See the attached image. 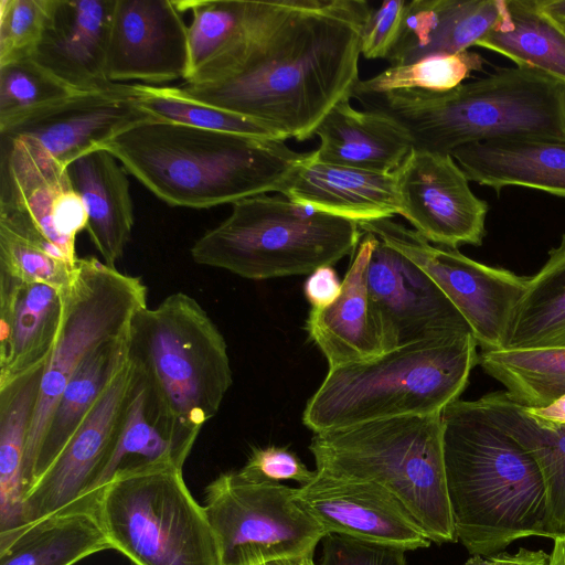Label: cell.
<instances>
[{"mask_svg": "<svg viewBox=\"0 0 565 565\" xmlns=\"http://www.w3.org/2000/svg\"><path fill=\"white\" fill-rule=\"evenodd\" d=\"M364 0H265L248 38L215 82L182 84L194 99L268 128L310 139L360 82Z\"/></svg>", "mask_w": 565, "mask_h": 565, "instance_id": "6da1fadb", "label": "cell"}, {"mask_svg": "<svg viewBox=\"0 0 565 565\" xmlns=\"http://www.w3.org/2000/svg\"><path fill=\"white\" fill-rule=\"evenodd\" d=\"M103 149L156 198L188 209L280 192L308 154L284 140L161 120L139 124Z\"/></svg>", "mask_w": 565, "mask_h": 565, "instance_id": "7a4b0ae2", "label": "cell"}, {"mask_svg": "<svg viewBox=\"0 0 565 565\" xmlns=\"http://www.w3.org/2000/svg\"><path fill=\"white\" fill-rule=\"evenodd\" d=\"M441 424L457 541L489 557L516 540L546 537L545 487L533 458L476 401L449 404Z\"/></svg>", "mask_w": 565, "mask_h": 565, "instance_id": "3957f363", "label": "cell"}, {"mask_svg": "<svg viewBox=\"0 0 565 565\" xmlns=\"http://www.w3.org/2000/svg\"><path fill=\"white\" fill-rule=\"evenodd\" d=\"M353 97L397 122L420 151L450 154L467 143L505 137L565 139V83L524 65L495 68L447 92Z\"/></svg>", "mask_w": 565, "mask_h": 565, "instance_id": "277c9868", "label": "cell"}, {"mask_svg": "<svg viewBox=\"0 0 565 565\" xmlns=\"http://www.w3.org/2000/svg\"><path fill=\"white\" fill-rule=\"evenodd\" d=\"M130 356L183 467L233 382L225 339L196 299L179 291L135 316Z\"/></svg>", "mask_w": 565, "mask_h": 565, "instance_id": "5b68a950", "label": "cell"}, {"mask_svg": "<svg viewBox=\"0 0 565 565\" xmlns=\"http://www.w3.org/2000/svg\"><path fill=\"white\" fill-rule=\"evenodd\" d=\"M471 333L431 339L329 369L302 415L315 434L401 416L443 413L479 363Z\"/></svg>", "mask_w": 565, "mask_h": 565, "instance_id": "8992f818", "label": "cell"}, {"mask_svg": "<svg viewBox=\"0 0 565 565\" xmlns=\"http://www.w3.org/2000/svg\"><path fill=\"white\" fill-rule=\"evenodd\" d=\"M316 471L387 490L437 544L457 542L447 491L441 413L367 422L315 434Z\"/></svg>", "mask_w": 565, "mask_h": 565, "instance_id": "52a82bcc", "label": "cell"}, {"mask_svg": "<svg viewBox=\"0 0 565 565\" xmlns=\"http://www.w3.org/2000/svg\"><path fill=\"white\" fill-rule=\"evenodd\" d=\"M362 234L356 222L266 193L232 204L190 254L199 265L262 280L332 266L356 250Z\"/></svg>", "mask_w": 565, "mask_h": 565, "instance_id": "ba28073f", "label": "cell"}, {"mask_svg": "<svg viewBox=\"0 0 565 565\" xmlns=\"http://www.w3.org/2000/svg\"><path fill=\"white\" fill-rule=\"evenodd\" d=\"M94 497L113 550L134 565H221L204 505L182 468L162 462L121 471Z\"/></svg>", "mask_w": 565, "mask_h": 565, "instance_id": "9c48e42d", "label": "cell"}, {"mask_svg": "<svg viewBox=\"0 0 565 565\" xmlns=\"http://www.w3.org/2000/svg\"><path fill=\"white\" fill-rule=\"evenodd\" d=\"M62 298L60 329L44 366L26 444L25 493L49 418L73 372L96 347L127 333L135 316L148 307L147 287L140 277L93 256L77 258Z\"/></svg>", "mask_w": 565, "mask_h": 565, "instance_id": "30bf717a", "label": "cell"}, {"mask_svg": "<svg viewBox=\"0 0 565 565\" xmlns=\"http://www.w3.org/2000/svg\"><path fill=\"white\" fill-rule=\"evenodd\" d=\"M281 482L220 475L205 488L204 509L221 565H265L313 554L326 536L317 520Z\"/></svg>", "mask_w": 565, "mask_h": 565, "instance_id": "8fae6325", "label": "cell"}, {"mask_svg": "<svg viewBox=\"0 0 565 565\" xmlns=\"http://www.w3.org/2000/svg\"><path fill=\"white\" fill-rule=\"evenodd\" d=\"M426 273L467 321L481 351L504 348L527 277L435 246L414 230L384 217L359 223Z\"/></svg>", "mask_w": 565, "mask_h": 565, "instance_id": "7c38bea8", "label": "cell"}, {"mask_svg": "<svg viewBox=\"0 0 565 565\" xmlns=\"http://www.w3.org/2000/svg\"><path fill=\"white\" fill-rule=\"evenodd\" d=\"M136 374L137 366L129 353L58 456L26 492L24 525L89 494L115 447Z\"/></svg>", "mask_w": 565, "mask_h": 565, "instance_id": "4fadbf2b", "label": "cell"}, {"mask_svg": "<svg viewBox=\"0 0 565 565\" xmlns=\"http://www.w3.org/2000/svg\"><path fill=\"white\" fill-rule=\"evenodd\" d=\"M395 172L399 215L422 237L454 249L482 244L489 205L451 154L413 148Z\"/></svg>", "mask_w": 565, "mask_h": 565, "instance_id": "5bb4252c", "label": "cell"}, {"mask_svg": "<svg viewBox=\"0 0 565 565\" xmlns=\"http://www.w3.org/2000/svg\"><path fill=\"white\" fill-rule=\"evenodd\" d=\"M0 213L26 221L76 263V237L87 223L84 203L66 168L28 139L0 138Z\"/></svg>", "mask_w": 565, "mask_h": 565, "instance_id": "9a60e30c", "label": "cell"}, {"mask_svg": "<svg viewBox=\"0 0 565 565\" xmlns=\"http://www.w3.org/2000/svg\"><path fill=\"white\" fill-rule=\"evenodd\" d=\"M366 284L386 352L420 341L471 333L465 318L433 279L379 237Z\"/></svg>", "mask_w": 565, "mask_h": 565, "instance_id": "2e32d148", "label": "cell"}, {"mask_svg": "<svg viewBox=\"0 0 565 565\" xmlns=\"http://www.w3.org/2000/svg\"><path fill=\"white\" fill-rule=\"evenodd\" d=\"M158 120L139 104L135 84L116 83L81 92L0 130V138H24L63 167L105 148L128 129Z\"/></svg>", "mask_w": 565, "mask_h": 565, "instance_id": "e0dca14e", "label": "cell"}, {"mask_svg": "<svg viewBox=\"0 0 565 565\" xmlns=\"http://www.w3.org/2000/svg\"><path fill=\"white\" fill-rule=\"evenodd\" d=\"M188 68V25L175 1L116 0L106 61L111 83L158 86L184 79Z\"/></svg>", "mask_w": 565, "mask_h": 565, "instance_id": "ac0fdd59", "label": "cell"}, {"mask_svg": "<svg viewBox=\"0 0 565 565\" xmlns=\"http://www.w3.org/2000/svg\"><path fill=\"white\" fill-rule=\"evenodd\" d=\"M295 497L326 535L338 534L405 552L426 548L431 543L398 501L373 482L316 471L309 483L296 488Z\"/></svg>", "mask_w": 565, "mask_h": 565, "instance_id": "d6986e66", "label": "cell"}, {"mask_svg": "<svg viewBox=\"0 0 565 565\" xmlns=\"http://www.w3.org/2000/svg\"><path fill=\"white\" fill-rule=\"evenodd\" d=\"M116 0H57L32 58L77 92L104 89Z\"/></svg>", "mask_w": 565, "mask_h": 565, "instance_id": "ffe728a7", "label": "cell"}, {"mask_svg": "<svg viewBox=\"0 0 565 565\" xmlns=\"http://www.w3.org/2000/svg\"><path fill=\"white\" fill-rule=\"evenodd\" d=\"M376 236L364 233L339 297L322 309L311 308L306 329L324 354L329 369L362 363L386 353L366 284Z\"/></svg>", "mask_w": 565, "mask_h": 565, "instance_id": "44dd1931", "label": "cell"}, {"mask_svg": "<svg viewBox=\"0 0 565 565\" xmlns=\"http://www.w3.org/2000/svg\"><path fill=\"white\" fill-rule=\"evenodd\" d=\"M294 203L358 224L399 214L396 172L331 164L308 152L280 192Z\"/></svg>", "mask_w": 565, "mask_h": 565, "instance_id": "7402d4cb", "label": "cell"}, {"mask_svg": "<svg viewBox=\"0 0 565 565\" xmlns=\"http://www.w3.org/2000/svg\"><path fill=\"white\" fill-rule=\"evenodd\" d=\"M62 310V288L0 277V387L46 364Z\"/></svg>", "mask_w": 565, "mask_h": 565, "instance_id": "603a6c76", "label": "cell"}, {"mask_svg": "<svg viewBox=\"0 0 565 565\" xmlns=\"http://www.w3.org/2000/svg\"><path fill=\"white\" fill-rule=\"evenodd\" d=\"M450 154L469 181L498 193L522 186L565 198V139L494 138L460 146Z\"/></svg>", "mask_w": 565, "mask_h": 565, "instance_id": "cb8c5ba5", "label": "cell"}, {"mask_svg": "<svg viewBox=\"0 0 565 565\" xmlns=\"http://www.w3.org/2000/svg\"><path fill=\"white\" fill-rule=\"evenodd\" d=\"M501 0H413L406 3L391 65L468 51L498 22Z\"/></svg>", "mask_w": 565, "mask_h": 565, "instance_id": "d4e9b609", "label": "cell"}, {"mask_svg": "<svg viewBox=\"0 0 565 565\" xmlns=\"http://www.w3.org/2000/svg\"><path fill=\"white\" fill-rule=\"evenodd\" d=\"M350 99L338 103L317 127L316 159L371 172L396 171L413 150L408 134L384 114L353 108Z\"/></svg>", "mask_w": 565, "mask_h": 565, "instance_id": "484cf974", "label": "cell"}, {"mask_svg": "<svg viewBox=\"0 0 565 565\" xmlns=\"http://www.w3.org/2000/svg\"><path fill=\"white\" fill-rule=\"evenodd\" d=\"M66 171L84 203L90 242L103 262L115 267L130 239L135 220L128 172L105 149L77 158Z\"/></svg>", "mask_w": 565, "mask_h": 565, "instance_id": "4316f807", "label": "cell"}, {"mask_svg": "<svg viewBox=\"0 0 565 565\" xmlns=\"http://www.w3.org/2000/svg\"><path fill=\"white\" fill-rule=\"evenodd\" d=\"M113 550L95 510V497L0 534V565H75Z\"/></svg>", "mask_w": 565, "mask_h": 565, "instance_id": "83f0119b", "label": "cell"}, {"mask_svg": "<svg viewBox=\"0 0 565 565\" xmlns=\"http://www.w3.org/2000/svg\"><path fill=\"white\" fill-rule=\"evenodd\" d=\"M129 353L130 330L96 347L73 372L49 418L28 491L58 456Z\"/></svg>", "mask_w": 565, "mask_h": 565, "instance_id": "f1b7e54d", "label": "cell"}, {"mask_svg": "<svg viewBox=\"0 0 565 565\" xmlns=\"http://www.w3.org/2000/svg\"><path fill=\"white\" fill-rule=\"evenodd\" d=\"M476 403L535 461L545 487L546 537L565 535V425L532 417L505 392L486 394Z\"/></svg>", "mask_w": 565, "mask_h": 565, "instance_id": "f546056e", "label": "cell"}, {"mask_svg": "<svg viewBox=\"0 0 565 565\" xmlns=\"http://www.w3.org/2000/svg\"><path fill=\"white\" fill-rule=\"evenodd\" d=\"M44 366L0 387V534L24 525L25 450Z\"/></svg>", "mask_w": 565, "mask_h": 565, "instance_id": "4dcf8cb0", "label": "cell"}, {"mask_svg": "<svg viewBox=\"0 0 565 565\" xmlns=\"http://www.w3.org/2000/svg\"><path fill=\"white\" fill-rule=\"evenodd\" d=\"M175 3L182 13H191L184 84H206L245 41L262 1L183 0Z\"/></svg>", "mask_w": 565, "mask_h": 565, "instance_id": "1f68e13d", "label": "cell"}, {"mask_svg": "<svg viewBox=\"0 0 565 565\" xmlns=\"http://www.w3.org/2000/svg\"><path fill=\"white\" fill-rule=\"evenodd\" d=\"M477 46L565 83V32L535 0H501L498 22Z\"/></svg>", "mask_w": 565, "mask_h": 565, "instance_id": "d6a6232c", "label": "cell"}, {"mask_svg": "<svg viewBox=\"0 0 565 565\" xmlns=\"http://www.w3.org/2000/svg\"><path fill=\"white\" fill-rule=\"evenodd\" d=\"M565 348V234L531 277L503 349Z\"/></svg>", "mask_w": 565, "mask_h": 565, "instance_id": "836d02e7", "label": "cell"}, {"mask_svg": "<svg viewBox=\"0 0 565 565\" xmlns=\"http://www.w3.org/2000/svg\"><path fill=\"white\" fill-rule=\"evenodd\" d=\"M136 366L135 385L115 447L87 497H94L116 473L121 471L162 462H170L183 468L179 463L171 440L160 422L147 380L137 363Z\"/></svg>", "mask_w": 565, "mask_h": 565, "instance_id": "e575fe53", "label": "cell"}, {"mask_svg": "<svg viewBox=\"0 0 565 565\" xmlns=\"http://www.w3.org/2000/svg\"><path fill=\"white\" fill-rule=\"evenodd\" d=\"M482 370L524 407H545L565 396V348L481 351Z\"/></svg>", "mask_w": 565, "mask_h": 565, "instance_id": "d590c367", "label": "cell"}, {"mask_svg": "<svg viewBox=\"0 0 565 565\" xmlns=\"http://www.w3.org/2000/svg\"><path fill=\"white\" fill-rule=\"evenodd\" d=\"M75 265L33 225L0 213V277L63 288Z\"/></svg>", "mask_w": 565, "mask_h": 565, "instance_id": "8d00e7d4", "label": "cell"}, {"mask_svg": "<svg viewBox=\"0 0 565 565\" xmlns=\"http://www.w3.org/2000/svg\"><path fill=\"white\" fill-rule=\"evenodd\" d=\"M135 85L140 106L158 120L215 131L277 139L262 124L199 102L180 86Z\"/></svg>", "mask_w": 565, "mask_h": 565, "instance_id": "74e56055", "label": "cell"}, {"mask_svg": "<svg viewBox=\"0 0 565 565\" xmlns=\"http://www.w3.org/2000/svg\"><path fill=\"white\" fill-rule=\"evenodd\" d=\"M484 62L480 54L468 50L391 65L373 77L360 79L353 96L397 89L447 92L462 84L473 72L482 71Z\"/></svg>", "mask_w": 565, "mask_h": 565, "instance_id": "f35d334b", "label": "cell"}, {"mask_svg": "<svg viewBox=\"0 0 565 565\" xmlns=\"http://www.w3.org/2000/svg\"><path fill=\"white\" fill-rule=\"evenodd\" d=\"M77 93L32 57L0 65V130Z\"/></svg>", "mask_w": 565, "mask_h": 565, "instance_id": "ab89813d", "label": "cell"}, {"mask_svg": "<svg viewBox=\"0 0 565 565\" xmlns=\"http://www.w3.org/2000/svg\"><path fill=\"white\" fill-rule=\"evenodd\" d=\"M56 3L57 0L0 1V65L33 56Z\"/></svg>", "mask_w": 565, "mask_h": 565, "instance_id": "60d3db41", "label": "cell"}, {"mask_svg": "<svg viewBox=\"0 0 565 565\" xmlns=\"http://www.w3.org/2000/svg\"><path fill=\"white\" fill-rule=\"evenodd\" d=\"M245 478L263 482L292 480L300 486L309 483L316 476L286 447L268 446L254 448L246 463L238 470Z\"/></svg>", "mask_w": 565, "mask_h": 565, "instance_id": "b9f144b4", "label": "cell"}, {"mask_svg": "<svg viewBox=\"0 0 565 565\" xmlns=\"http://www.w3.org/2000/svg\"><path fill=\"white\" fill-rule=\"evenodd\" d=\"M319 565H407L405 551L338 534L322 539Z\"/></svg>", "mask_w": 565, "mask_h": 565, "instance_id": "7bdbcfd3", "label": "cell"}, {"mask_svg": "<svg viewBox=\"0 0 565 565\" xmlns=\"http://www.w3.org/2000/svg\"><path fill=\"white\" fill-rule=\"evenodd\" d=\"M407 1H384L371 8L361 34V55L365 58H386L401 31Z\"/></svg>", "mask_w": 565, "mask_h": 565, "instance_id": "ee69618b", "label": "cell"}, {"mask_svg": "<svg viewBox=\"0 0 565 565\" xmlns=\"http://www.w3.org/2000/svg\"><path fill=\"white\" fill-rule=\"evenodd\" d=\"M340 281L332 266H321L306 279L303 292L311 308L322 309L331 305L341 294Z\"/></svg>", "mask_w": 565, "mask_h": 565, "instance_id": "f6af8a7d", "label": "cell"}, {"mask_svg": "<svg viewBox=\"0 0 565 565\" xmlns=\"http://www.w3.org/2000/svg\"><path fill=\"white\" fill-rule=\"evenodd\" d=\"M488 558L494 565H548L550 562V555L544 551H531L523 547L514 554L500 552Z\"/></svg>", "mask_w": 565, "mask_h": 565, "instance_id": "bcb514c9", "label": "cell"}, {"mask_svg": "<svg viewBox=\"0 0 565 565\" xmlns=\"http://www.w3.org/2000/svg\"><path fill=\"white\" fill-rule=\"evenodd\" d=\"M524 409L529 415L539 420L555 425H565V396L545 407H524Z\"/></svg>", "mask_w": 565, "mask_h": 565, "instance_id": "7dc6e473", "label": "cell"}, {"mask_svg": "<svg viewBox=\"0 0 565 565\" xmlns=\"http://www.w3.org/2000/svg\"><path fill=\"white\" fill-rule=\"evenodd\" d=\"M539 10L561 28H565V0H535Z\"/></svg>", "mask_w": 565, "mask_h": 565, "instance_id": "c3c4849f", "label": "cell"}, {"mask_svg": "<svg viewBox=\"0 0 565 565\" xmlns=\"http://www.w3.org/2000/svg\"><path fill=\"white\" fill-rule=\"evenodd\" d=\"M265 565H316L313 562V554L303 555L299 557L285 558L267 563Z\"/></svg>", "mask_w": 565, "mask_h": 565, "instance_id": "681fc988", "label": "cell"}, {"mask_svg": "<svg viewBox=\"0 0 565 565\" xmlns=\"http://www.w3.org/2000/svg\"><path fill=\"white\" fill-rule=\"evenodd\" d=\"M548 565H564V554L561 537L554 540V546L550 554Z\"/></svg>", "mask_w": 565, "mask_h": 565, "instance_id": "f907efd6", "label": "cell"}, {"mask_svg": "<svg viewBox=\"0 0 565 565\" xmlns=\"http://www.w3.org/2000/svg\"><path fill=\"white\" fill-rule=\"evenodd\" d=\"M463 565H494L491 559L483 558L480 555H472L468 561L463 563Z\"/></svg>", "mask_w": 565, "mask_h": 565, "instance_id": "816d5d0a", "label": "cell"}, {"mask_svg": "<svg viewBox=\"0 0 565 565\" xmlns=\"http://www.w3.org/2000/svg\"><path fill=\"white\" fill-rule=\"evenodd\" d=\"M561 540H562V545H563V554H564V565H565V535L563 536H559Z\"/></svg>", "mask_w": 565, "mask_h": 565, "instance_id": "f5cc1de1", "label": "cell"}, {"mask_svg": "<svg viewBox=\"0 0 565 565\" xmlns=\"http://www.w3.org/2000/svg\"><path fill=\"white\" fill-rule=\"evenodd\" d=\"M561 28V26H559ZM565 32V28H561Z\"/></svg>", "mask_w": 565, "mask_h": 565, "instance_id": "db71d44e", "label": "cell"}]
</instances>
